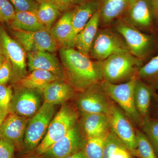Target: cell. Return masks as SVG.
Here are the masks:
<instances>
[{
    "label": "cell",
    "instance_id": "40",
    "mask_svg": "<svg viewBox=\"0 0 158 158\" xmlns=\"http://www.w3.org/2000/svg\"><path fill=\"white\" fill-rule=\"evenodd\" d=\"M6 59V57L1 52H0V66L3 64Z\"/></svg>",
    "mask_w": 158,
    "mask_h": 158
},
{
    "label": "cell",
    "instance_id": "39",
    "mask_svg": "<svg viewBox=\"0 0 158 158\" xmlns=\"http://www.w3.org/2000/svg\"><path fill=\"white\" fill-rule=\"evenodd\" d=\"M8 114H9L8 113H3L0 111V127Z\"/></svg>",
    "mask_w": 158,
    "mask_h": 158
},
{
    "label": "cell",
    "instance_id": "15",
    "mask_svg": "<svg viewBox=\"0 0 158 158\" xmlns=\"http://www.w3.org/2000/svg\"><path fill=\"white\" fill-rule=\"evenodd\" d=\"M30 118L9 113L0 127V138L11 142L15 151H23L26 128Z\"/></svg>",
    "mask_w": 158,
    "mask_h": 158
},
{
    "label": "cell",
    "instance_id": "17",
    "mask_svg": "<svg viewBox=\"0 0 158 158\" xmlns=\"http://www.w3.org/2000/svg\"><path fill=\"white\" fill-rule=\"evenodd\" d=\"M81 116L79 123L86 138L106 135L111 130L109 117L105 113H92Z\"/></svg>",
    "mask_w": 158,
    "mask_h": 158
},
{
    "label": "cell",
    "instance_id": "4",
    "mask_svg": "<svg viewBox=\"0 0 158 158\" xmlns=\"http://www.w3.org/2000/svg\"><path fill=\"white\" fill-rule=\"evenodd\" d=\"M111 27L124 39L129 52L138 59L144 61L155 48L154 36L145 34L122 19L116 21Z\"/></svg>",
    "mask_w": 158,
    "mask_h": 158
},
{
    "label": "cell",
    "instance_id": "22",
    "mask_svg": "<svg viewBox=\"0 0 158 158\" xmlns=\"http://www.w3.org/2000/svg\"><path fill=\"white\" fill-rule=\"evenodd\" d=\"M156 90L137 78L134 88V100L136 109L142 119L149 117L152 99Z\"/></svg>",
    "mask_w": 158,
    "mask_h": 158
},
{
    "label": "cell",
    "instance_id": "13",
    "mask_svg": "<svg viewBox=\"0 0 158 158\" xmlns=\"http://www.w3.org/2000/svg\"><path fill=\"white\" fill-rule=\"evenodd\" d=\"M122 19L141 31H151L155 21L152 0H133Z\"/></svg>",
    "mask_w": 158,
    "mask_h": 158
},
{
    "label": "cell",
    "instance_id": "29",
    "mask_svg": "<svg viewBox=\"0 0 158 158\" xmlns=\"http://www.w3.org/2000/svg\"><path fill=\"white\" fill-rule=\"evenodd\" d=\"M105 136L86 138L83 150L87 158H103Z\"/></svg>",
    "mask_w": 158,
    "mask_h": 158
},
{
    "label": "cell",
    "instance_id": "42",
    "mask_svg": "<svg viewBox=\"0 0 158 158\" xmlns=\"http://www.w3.org/2000/svg\"><path fill=\"white\" fill-rule=\"evenodd\" d=\"M48 1L49 0H35V1H36L38 4L43 2H47V1Z\"/></svg>",
    "mask_w": 158,
    "mask_h": 158
},
{
    "label": "cell",
    "instance_id": "6",
    "mask_svg": "<svg viewBox=\"0 0 158 158\" xmlns=\"http://www.w3.org/2000/svg\"><path fill=\"white\" fill-rule=\"evenodd\" d=\"M137 78L117 85L103 81L101 85L109 97L125 113L133 123L140 127L143 119L136 109L134 100V88Z\"/></svg>",
    "mask_w": 158,
    "mask_h": 158
},
{
    "label": "cell",
    "instance_id": "27",
    "mask_svg": "<svg viewBox=\"0 0 158 158\" xmlns=\"http://www.w3.org/2000/svg\"><path fill=\"white\" fill-rule=\"evenodd\" d=\"M61 14L62 12L49 1L39 4L36 11L40 21L49 31L59 19Z\"/></svg>",
    "mask_w": 158,
    "mask_h": 158
},
{
    "label": "cell",
    "instance_id": "44",
    "mask_svg": "<svg viewBox=\"0 0 158 158\" xmlns=\"http://www.w3.org/2000/svg\"><path fill=\"white\" fill-rule=\"evenodd\" d=\"M133 1V0H131V2H130V3H131V2L132 1Z\"/></svg>",
    "mask_w": 158,
    "mask_h": 158
},
{
    "label": "cell",
    "instance_id": "5",
    "mask_svg": "<svg viewBox=\"0 0 158 158\" xmlns=\"http://www.w3.org/2000/svg\"><path fill=\"white\" fill-rule=\"evenodd\" d=\"M55 111V105L44 102L30 118L25 133L23 152L29 155L37 148L45 135Z\"/></svg>",
    "mask_w": 158,
    "mask_h": 158
},
{
    "label": "cell",
    "instance_id": "34",
    "mask_svg": "<svg viewBox=\"0 0 158 158\" xmlns=\"http://www.w3.org/2000/svg\"><path fill=\"white\" fill-rule=\"evenodd\" d=\"M15 11H31L36 12L39 4L35 0H9Z\"/></svg>",
    "mask_w": 158,
    "mask_h": 158
},
{
    "label": "cell",
    "instance_id": "30",
    "mask_svg": "<svg viewBox=\"0 0 158 158\" xmlns=\"http://www.w3.org/2000/svg\"><path fill=\"white\" fill-rule=\"evenodd\" d=\"M140 127L150 141L158 157V119L150 116L144 118Z\"/></svg>",
    "mask_w": 158,
    "mask_h": 158
},
{
    "label": "cell",
    "instance_id": "33",
    "mask_svg": "<svg viewBox=\"0 0 158 158\" xmlns=\"http://www.w3.org/2000/svg\"><path fill=\"white\" fill-rule=\"evenodd\" d=\"M15 15V9L9 0H0V21L9 23Z\"/></svg>",
    "mask_w": 158,
    "mask_h": 158
},
{
    "label": "cell",
    "instance_id": "11",
    "mask_svg": "<svg viewBox=\"0 0 158 158\" xmlns=\"http://www.w3.org/2000/svg\"><path fill=\"white\" fill-rule=\"evenodd\" d=\"M0 52L9 59L12 72L18 78L26 76L27 52L16 40L13 39L2 27H0Z\"/></svg>",
    "mask_w": 158,
    "mask_h": 158
},
{
    "label": "cell",
    "instance_id": "32",
    "mask_svg": "<svg viewBox=\"0 0 158 158\" xmlns=\"http://www.w3.org/2000/svg\"><path fill=\"white\" fill-rule=\"evenodd\" d=\"M13 91L10 86L0 85V111L9 113V108Z\"/></svg>",
    "mask_w": 158,
    "mask_h": 158
},
{
    "label": "cell",
    "instance_id": "43",
    "mask_svg": "<svg viewBox=\"0 0 158 158\" xmlns=\"http://www.w3.org/2000/svg\"><path fill=\"white\" fill-rule=\"evenodd\" d=\"M44 158L40 157H36V158Z\"/></svg>",
    "mask_w": 158,
    "mask_h": 158
},
{
    "label": "cell",
    "instance_id": "10",
    "mask_svg": "<svg viewBox=\"0 0 158 158\" xmlns=\"http://www.w3.org/2000/svg\"><path fill=\"white\" fill-rule=\"evenodd\" d=\"M86 138L79 122L60 140L47 150L40 157L65 158L83 149Z\"/></svg>",
    "mask_w": 158,
    "mask_h": 158
},
{
    "label": "cell",
    "instance_id": "25",
    "mask_svg": "<svg viewBox=\"0 0 158 158\" xmlns=\"http://www.w3.org/2000/svg\"><path fill=\"white\" fill-rule=\"evenodd\" d=\"M9 23L13 30L16 31L32 32L47 30L40 21L36 12L15 11L14 18Z\"/></svg>",
    "mask_w": 158,
    "mask_h": 158
},
{
    "label": "cell",
    "instance_id": "21",
    "mask_svg": "<svg viewBox=\"0 0 158 158\" xmlns=\"http://www.w3.org/2000/svg\"><path fill=\"white\" fill-rule=\"evenodd\" d=\"M100 12L97 11L90 19L85 27L77 35L74 48L89 57L91 45L100 27Z\"/></svg>",
    "mask_w": 158,
    "mask_h": 158
},
{
    "label": "cell",
    "instance_id": "37",
    "mask_svg": "<svg viewBox=\"0 0 158 158\" xmlns=\"http://www.w3.org/2000/svg\"><path fill=\"white\" fill-rule=\"evenodd\" d=\"M12 73V65L9 59L6 57L0 66V85H6L11 78Z\"/></svg>",
    "mask_w": 158,
    "mask_h": 158
},
{
    "label": "cell",
    "instance_id": "7",
    "mask_svg": "<svg viewBox=\"0 0 158 158\" xmlns=\"http://www.w3.org/2000/svg\"><path fill=\"white\" fill-rule=\"evenodd\" d=\"M125 52H129L128 48L121 35L112 27L101 28L91 45L89 57L103 62L112 55Z\"/></svg>",
    "mask_w": 158,
    "mask_h": 158
},
{
    "label": "cell",
    "instance_id": "2",
    "mask_svg": "<svg viewBox=\"0 0 158 158\" xmlns=\"http://www.w3.org/2000/svg\"><path fill=\"white\" fill-rule=\"evenodd\" d=\"M80 115L75 107L67 102L62 104L52 119L44 138L27 158L42 156L49 148L62 139L78 122Z\"/></svg>",
    "mask_w": 158,
    "mask_h": 158
},
{
    "label": "cell",
    "instance_id": "3",
    "mask_svg": "<svg viewBox=\"0 0 158 158\" xmlns=\"http://www.w3.org/2000/svg\"><path fill=\"white\" fill-rule=\"evenodd\" d=\"M143 62L129 52L112 55L102 62L103 81L115 85L129 81L137 77Z\"/></svg>",
    "mask_w": 158,
    "mask_h": 158
},
{
    "label": "cell",
    "instance_id": "16",
    "mask_svg": "<svg viewBox=\"0 0 158 158\" xmlns=\"http://www.w3.org/2000/svg\"><path fill=\"white\" fill-rule=\"evenodd\" d=\"M27 66L30 72L43 70L49 72L62 81H65L62 63L52 53L46 51L27 52Z\"/></svg>",
    "mask_w": 158,
    "mask_h": 158
},
{
    "label": "cell",
    "instance_id": "31",
    "mask_svg": "<svg viewBox=\"0 0 158 158\" xmlns=\"http://www.w3.org/2000/svg\"><path fill=\"white\" fill-rule=\"evenodd\" d=\"M137 157L139 158H158L152 144L143 132L137 130Z\"/></svg>",
    "mask_w": 158,
    "mask_h": 158
},
{
    "label": "cell",
    "instance_id": "23",
    "mask_svg": "<svg viewBox=\"0 0 158 158\" xmlns=\"http://www.w3.org/2000/svg\"><path fill=\"white\" fill-rule=\"evenodd\" d=\"M99 6V2L98 0H88L73 9L72 25L74 48L77 35L85 27L93 15L98 11Z\"/></svg>",
    "mask_w": 158,
    "mask_h": 158
},
{
    "label": "cell",
    "instance_id": "28",
    "mask_svg": "<svg viewBox=\"0 0 158 158\" xmlns=\"http://www.w3.org/2000/svg\"><path fill=\"white\" fill-rule=\"evenodd\" d=\"M137 78L158 90V54L141 66Z\"/></svg>",
    "mask_w": 158,
    "mask_h": 158
},
{
    "label": "cell",
    "instance_id": "24",
    "mask_svg": "<svg viewBox=\"0 0 158 158\" xmlns=\"http://www.w3.org/2000/svg\"><path fill=\"white\" fill-rule=\"evenodd\" d=\"M57 81L62 80L49 72L37 69L20 79L19 84L22 88L43 90L49 84Z\"/></svg>",
    "mask_w": 158,
    "mask_h": 158
},
{
    "label": "cell",
    "instance_id": "8",
    "mask_svg": "<svg viewBox=\"0 0 158 158\" xmlns=\"http://www.w3.org/2000/svg\"><path fill=\"white\" fill-rule=\"evenodd\" d=\"M101 83L92 85L77 94L75 97V107L80 115L92 113L107 115L109 113L113 101L105 92Z\"/></svg>",
    "mask_w": 158,
    "mask_h": 158
},
{
    "label": "cell",
    "instance_id": "9",
    "mask_svg": "<svg viewBox=\"0 0 158 158\" xmlns=\"http://www.w3.org/2000/svg\"><path fill=\"white\" fill-rule=\"evenodd\" d=\"M107 115L111 130L125 144L133 156H137V130L133 126L132 122L113 102Z\"/></svg>",
    "mask_w": 158,
    "mask_h": 158
},
{
    "label": "cell",
    "instance_id": "1",
    "mask_svg": "<svg viewBox=\"0 0 158 158\" xmlns=\"http://www.w3.org/2000/svg\"><path fill=\"white\" fill-rule=\"evenodd\" d=\"M59 53L65 81L77 92L103 81L102 62L71 48H61Z\"/></svg>",
    "mask_w": 158,
    "mask_h": 158
},
{
    "label": "cell",
    "instance_id": "35",
    "mask_svg": "<svg viewBox=\"0 0 158 158\" xmlns=\"http://www.w3.org/2000/svg\"><path fill=\"white\" fill-rule=\"evenodd\" d=\"M88 0H49L62 13L72 10Z\"/></svg>",
    "mask_w": 158,
    "mask_h": 158
},
{
    "label": "cell",
    "instance_id": "20",
    "mask_svg": "<svg viewBox=\"0 0 158 158\" xmlns=\"http://www.w3.org/2000/svg\"><path fill=\"white\" fill-rule=\"evenodd\" d=\"M131 0H102L99 6L100 27H111L128 8Z\"/></svg>",
    "mask_w": 158,
    "mask_h": 158
},
{
    "label": "cell",
    "instance_id": "36",
    "mask_svg": "<svg viewBox=\"0 0 158 158\" xmlns=\"http://www.w3.org/2000/svg\"><path fill=\"white\" fill-rule=\"evenodd\" d=\"M15 148L11 142L0 138V158H15Z\"/></svg>",
    "mask_w": 158,
    "mask_h": 158
},
{
    "label": "cell",
    "instance_id": "41",
    "mask_svg": "<svg viewBox=\"0 0 158 158\" xmlns=\"http://www.w3.org/2000/svg\"><path fill=\"white\" fill-rule=\"evenodd\" d=\"M154 98H155L156 102V106L157 114L158 115V94H155L154 95Z\"/></svg>",
    "mask_w": 158,
    "mask_h": 158
},
{
    "label": "cell",
    "instance_id": "12",
    "mask_svg": "<svg viewBox=\"0 0 158 158\" xmlns=\"http://www.w3.org/2000/svg\"><path fill=\"white\" fill-rule=\"evenodd\" d=\"M12 34L26 52L46 51L54 53L59 48L49 31L47 30L32 32L13 30Z\"/></svg>",
    "mask_w": 158,
    "mask_h": 158
},
{
    "label": "cell",
    "instance_id": "19",
    "mask_svg": "<svg viewBox=\"0 0 158 158\" xmlns=\"http://www.w3.org/2000/svg\"><path fill=\"white\" fill-rule=\"evenodd\" d=\"M76 90L66 81H55L43 90L44 102L50 104L62 105L77 95Z\"/></svg>",
    "mask_w": 158,
    "mask_h": 158
},
{
    "label": "cell",
    "instance_id": "38",
    "mask_svg": "<svg viewBox=\"0 0 158 158\" xmlns=\"http://www.w3.org/2000/svg\"><path fill=\"white\" fill-rule=\"evenodd\" d=\"M65 158H87L83 149L78 151Z\"/></svg>",
    "mask_w": 158,
    "mask_h": 158
},
{
    "label": "cell",
    "instance_id": "26",
    "mask_svg": "<svg viewBox=\"0 0 158 158\" xmlns=\"http://www.w3.org/2000/svg\"><path fill=\"white\" fill-rule=\"evenodd\" d=\"M129 149L110 130L105 137L103 158H133Z\"/></svg>",
    "mask_w": 158,
    "mask_h": 158
},
{
    "label": "cell",
    "instance_id": "18",
    "mask_svg": "<svg viewBox=\"0 0 158 158\" xmlns=\"http://www.w3.org/2000/svg\"><path fill=\"white\" fill-rule=\"evenodd\" d=\"M73 9L63 13L50 30L51 36L58 47L74 48L73 41Z\"/></svg>",
    "mask_w": 158,
    "mask_h": 158
},
{
    "label": "cell",
    "instance_id": "14",
    "mask_svg": "<svg viewBox=\"0 0 158 158\" xmlns=\"http://www.w3.org/2000/svg\"><path fill=\"white\" fill-rule=\"evenodd\" d=\"M41 106L40 97L34 90L21 87L13 92L9 113L31 118Z\"/></svg>",
    "mask_w": 158,
    "mask_h": 158
}]
</instances>
